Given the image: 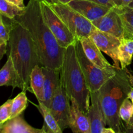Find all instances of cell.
Returning a JSON list of instances; mask_svg holds the SVG:
<instances>
[{"label": "cell", "mask_w": 133, "mask_h": 133, "mask_svg": "<svg viewBox=\"0 0 133 133\" xmlns=\"http://www.w3.org/2000/svg\"><path fill=\"white\" fill-rule=\"evenodd\" d=\"M31 35L42 66L61 70L66 48L59 45L42 15L40 0H29L22 15L15 19Z\"/></svg>", "instance_id": "6da1fadb"}, {"label": "cell", "mask_w": 133, "mask_h": 133, "mask_svg": "<svg viewBox=\"0 0 133 133\" xmlns=\"http://www.w3.org/2000/svg\"><path fill=\"white\" fill-rule=\"evenodd\" d=\"M132 88L126 69H117L115 75L99 90V100L107 124L116 133L127 132L125 125L119 116L122 103Z\"/></svg>", "instance_id": "7a4b0ae2"}, {"label": "cell", "mask_w": 133, "mask_h": 133, "mask_svg": "<svg viewBox=\"0 0 133 133\" xmlns=\"http://www.w3.org/2000/svg\"><path fill=\"white\" fill-rule=\"evenodd\" d=\"M15 21V20H14ZM9 55L18 72L23 90L30 92V76L32 69L40 65V60L29 31L15 21L9 41Z\"/></svg>", "instance_id": "3957f363"}, {"label": "cell", "mask_w": 133, "mask_h": 133, "mask_svg": "<svg viewBox=\"0 0 133 133\" xmlns=\"http://www.w3.org/2000/svg\"><path fill=\"white\" fill-rule=\"evenodd\" d=\"M61 77L70 101H76L87 114L90 105V92L77 57L75 44L66 48Z\"/></svg>", "instance_id": "277c9868"}, {"label": "cell", "mask_w": 133, "mask_h": 133, "mask_svg": "<svg viewBox=\"0 0 133 133\" xmlns=\"http://www.w3.org/2000/svg\"><path fill=\"white\" fill-rule=\"evenodd\" d=\"M47 3L78 40L90 36L96 29L91 21L73 9L68 4L53 2L50 0H47Z\"/></svg>", "instance_id": "5b68a950"}, {"label": "cell", "mask_w": 133, "mask_h": 133, "mask_svg": "<svg viewBox=\"0 0 133 133\" xmlns=\"http://www.w3.org/2000/svg\"><path fill=\"white\" fill-rule=\"evenodd\" d=\"M75 46L77 57L88 83L90 92V93L97 92L109 79L115 75L117 68L112 70L100 68L87 57L80 40L77 41Z\"/></svg>", "instance_id": "8992f818"}, {"label": "cell", "mask_w": 133, "mask_h": 133, "mask_svg": "<svg viewBox=\"0 0 133 133\" xmlns=\"http://www.w3.org/2000/svg\"><path fill=\"white\" fill-rule=\"evenodd\" d=\"M40 8L44 21L53 32L59 45L62 48H67L70 45L75 44L78 39L49 6L47 0H40Z\"/></svg>", "instance_id": "52a82bcc"}, {"label": "cell", "mask_w": 133, "mask_h": 133, "mask_svg": "<svg viewBox=\"0 0 133 133\" xmlns=\"http://www.w3.org/2000/svg\"><path fill=\"white\" fill-rule=\"evenodd\" d=\"M71 102L68 96L62 79L52 99L50 110L62 131L69 127Z\"/></svg>", "instance_id": "ba28073f"}, {"label": "cell", "mask_w": 133, "mask_h": 133, "mask_svg": "<svg viewBox=\"0 0 133 133\" xmlns=\"http://www.w3.org/2000/svg\"><path fill=\"white\" fill-rule=\"evenodd\" d=\"M90 38L94 42L101 51L112 58L114 67L117 69H121L120 64L118 61V48L121 43L120 39L97 29L94 30Z\"/></svg>", "instance_id": "9c48e42d"}, {"label": "cell", "mask_w": 133, "mask_h": 133, "mask_svg": "<svg viewBox=\"0 0 133 133\" xmlns=\"http://www.w3.org/2000/svg\"><path fill=\"white\" fill-rule=\"evenodd\" d=\"M97 29L115 36L119 39L124 38V28L120 15L115 7L99 19L92 22Z\"/></svg>", "instance_id": "30bf717a"}, {"label": "cell", "mask_w": 133, "mask_h": 133, "mask_svg": "<svg viewBox=\"0 0 133 133\" xmlns=\"http://www.w3.org/2000/svg\"><path fill=\"white\" fill-rule=\"evenodd\" d=\"M68 5L91 22L102 17L111 9L88 0H72Z\"/></svg>", "instance_id": "8fae6325"}, {"label": "cell", "mask_w": 133, "mask_h": 133, "mask_svg": "<svg viewBox=\"0 0 133 133\" xmlns=\"http://www.w3.org/2000/svg\"><path fill=\"white\" fill-rule=\"evenodd\" d=\"M87 114L90 122L91 133H102L107 124L100 103L99 90L90 93V105Z\"/></svg>", "instance_id": "7c38bea8"}, {"label": "cell", "mask_w": 133, "mask_h": 133, "mask_svg": "<svg viewBox=\"0 0 133 133\" xmlns=\"http://www.w3.org/2000/svg\"><path fill=\"white\" fill-rule=\"evenodd\" d=\"M69 128L74 133H91L88 114L83 112L74 100L71 101Z\"/></svg>", "instance_id": "4fadbf2b"}, {"label": "cell", "mask_w": 133, "mask_h": 133, "mask_svg": "<svg viewBox=\"0 0 133 133\" xmlns=\"http://www.w3.org/2000/svg\"><path fill=\"white\" fill-rule=\"evenodd\" d=\"M44 75V97L43 103L50 108L52 99L56 90L61 83V70H54L49 68L42 66Z\"/></svg>", "instance_id": "5bb4252c"}, {"label": "cell", "mask_w": 133, "mask_h": 133, "mask_svg": "<svg viewBox=\"0 0 133 133\" xmlns=\"http://www.w3.org/2000/svg\"><path fill=\"white\" fill-rule=\"evenodd\" d=\"M81 42L86 55L94 64L103 70H114L116 68L114 65L109 63L105 57L101 53V51L97 46L94 42L90 38L84 37L79 40Z\"/></svg>", "instance_id": "9a60e30c"}, {"label": "cell", "mask_w": 133, "mask_h": 133, "mask_svg": "<svg viewBox=\"0 0 133 133\" xmlns=\"http://www.w3.org/2000/svg\"><path fill=\"white\" fill-rule=\"evenodd\" d=\"M0 86L19 88L23 90V87L18 72L14 67L12 60L8 56L6 62L0 70Z\"/></svg>", "instance_id": "2e32d148"}, {"label": "cell", "mask_w": 133, "mask_h": 133, "mask_svg": "<svg viewBox=\"0 0 133 133\" xmlns=\"http://www.w3.org/2000/svg\"><path fill=\"white\" fill-rule=\"evenodd\" d=\"M1 133H45L42 129H36L27 123L24 119L23 114L9 119L0 126Z\"/></svg>", "instance_id": "e0dca14e"}, {"label": "cell", "mask_w": 133, "mask_h": 133, "mask_svg": "<svg viewBox=\"0 0 133 133\" xmlns=\"http://www.w3.org/2000/svg\"><path fill=\"white\" fill-rule=\"evenodd\" d=\"M44 75L42 66L36 65L30 76V92L36 96L38 101L43 102L44 97Z\"/></svg>", "instance_id": "ac0fdd59"}, {"label": "cell", "mask_w": 133, "mask_h": 133, "mask_svg": "<svg viewBox=\"0 0 133 133\" xmlns=\"http://www.w3.org/2000/svg\"><path fill=\"white\" fill-rule=\"evenodd\" d=\"M37 107L44 118V123L42 129L45 133H62L63 131L60 127L58 122L51 112L50 109L41 101H38Z\"/></svg>", "instance_id": "d6986e66"}, {"label": "cell", "mask_w": 133, "mask_h": 133, "mask_svg": "<svg viewBox=\"0 0 133 133\" xmlns=\"http://www.w3.org/2000/svg\"><path fill=\"white\" fill-rule=\"evenodd\" d=\"M133 57V39L123 38L118 48V61L122 70L126 69L132 62Z\"/></svg>", "instance_id": "ffe728a7"}, {"label": "cell", "mask_w": 133, "mask_h": 133, "mask_svg": "<svg viewBox=\"0 0 133 133\" xmlns=\"http://www.w3.org/2000/svg\"><path fill=\"white\" fill-rule=\"evenodd\" d=\"M117 11L122 18L124 28V38L133 39V8L130 6L117 9Z\"/></svg>", "instance_id": "44dd1931"}, {"label": "cell", "mask_w": 133, "mask_h": 133, "mask_svg": "<svg viewBox=\"0 0 133 133\" xmlns=\"http://www.w3.org/2000/svg\"><path fill=\"white\" fill-rule=\"evenodd\" d=\"M24 10L6 0H0V14L5 18L15 19L23 14Z\"/></svg>", "instance_id": "7402d4cb"}, {"label": "cell", "mask_w": 133, "mask_h": 133, "mask_svg": "<svg viewBox=\"0 0 133 133\" xmlns=\"http://www.w3.org/2000/svg\"><path fill=\"white\" fill-rule=\"evenodd\" d=\"M25 92L26 91L22 90V92H21L16 97L13 99L11 116L10 119L23 114V112L27 108L28 99Z\"/></svg>", "instance_id": "603a6c76"}, {"label": "cell", "mask_w": 133, "mask_h": 133, "mask_svg": "<svg viewBox=\"0 0 133 133\" xmlns=\"http://www.w3.org/2000/svg\"><path fill=\"white\" fill-rule=\"evenodd\" d=\"M6 18V20L3 19V16H0V42L9 44L10 32L15 25V21Z\"/></svg>", "instance_id": "cb8c5ba5"}, {"label": "cell", "mask_w": 133, "mask_h": 133, "mask_svg": "<svg viewBox=\"0 0 133 133\" xmlns=\"http://www.w3.org/2000/svg\"><path fill=\"white\" fill-rule=\"evenodd\" d=\"M119 116L122 122H125V126L132 120L133 118V103L128 97L125 99L122 103L119 108Z\"/></svg>", "instance_id": "d4e9b609"}, {"label": "cell", "mask_w": 133, "mask_h": 133, "mask_svg": "<svg viewBox=\"0 0 133 133\" xmlns=\"http://www.w3.org/2000/svg\"><path fill=\"white\" fill-rule=\"evenodd\" d=\"M13 99H9L0 107V126L10 118Z\"/></svg>", "instance_id": "484cf974"}, {"label": "cell", "mask_w": 133, "mask_h": 133, "mask_svg": "<svg viewBox=\"0 0 133 133\" xmlns=\"http://www.w3.org/2000/svg\"><path fill=\"white\" fill-rule=\"evenodd\" d=\"M133 0H111L114 7L117 9H122V8L129 6Z\"/></svg>", "instance_id": "4316f807"}, {"label": "cell", "mask_w": 133, "mask_h": 133, "mask_svg": "<svg viewBox=\"0 0 133 133\" xmlns=\"http://www.w3.org/2000/svg\"><path fill=\"white\" fill-rule=\"evenodd\" d=\"M88 1H94V2L97 3L99 4H101V5H105V6H108L109 8H113L112 3L111 2V0H88Z\"/></svg>", "instance_id": "83f0119b"}, {"label": "cell", "mask_w": 133, "mask_h": 133, "mask_svg": "<svg viewBox=\"0 0 133 133\" xmlns=\"http://www.w3.org/2000/svg\"><path fill=\"white\" fill-rule=\"evenodd\" d=\"M6 1H9V2H10L11 3L16 5L18 7L21 8V9H25L26 6L25 5H24L23 0H6Z\"/></svg>", "instance_id": "f1b7e54d"}, {"label": "cell", "mask_w": 133, "mask_h": 133, "mask_svg": "<svg viewBox=\"0 0 133 133\" xmlns=\"http://www.w3.org/2000/svg\"><path fill=\"white\" fill-rule=\"evenodd\" d=\"M8 44L6 43H2L0 42V58H2L4 55L6 53V46H7Z\"/></svg>", "instance_id": "f546056e"}, {"label": "cell", "mask_w": 133, "mask_h": 133, "mask_svg": "<svg viewBox=\"0 0 133 133\" xmlns=\"http://www.w3.org/2000/svg\"><path fill=\"white\" fill-rule=\"evenodd\" d=\"M102 133H116V132L112 128L109 127V128H106V127H105V128L103 129Z\"/></svg>", "instance_id": "4dcf8cb0"}, {"label": "cell", "mask_w": 133, "mask_h": 133, "mask_svg": "<svg viewBox=\"0 0 133 133\" xmlns=\"http://www.w3.org/2000/svg\"><path fill=\"white\" fill-rule=\"evenodd\" d=\"M50 1H53V2H58L64 4H68V3H70V1H72V0H50Z\"/></svg>", "instance_id": "1f68e13d"}, {"label": "cell", "mask_w": 133, "mask_h": 133, "mask_svg": "<svg viewBox=\"0 0 133 133\" xmlns=\"http://www.w3.org/2000/svg\"><path fill=\"white\" fill-rule=\"evenodd\" d=\"M127 97L131 99V101H132V103H133V88L132 87L131 88V90H130L129 92Z\"/></svg>", "instance_id": "d6a6232c"}, {"label": "cell", "mask_w": 133, "mask_h": 133, "mask_svg": "<svg viewBox=\"0 0 133 133\" xmlns=\"http://www.w3.org/2000/svg\"><path fill=\"white\" fill-rule=\"evenodd\" d=\"M129 74V81L131 83V84L132 85V87H133V75H131V74L128 72Z\"/></svg>", "instance_id": "836d02e7"}, {"label": "cell", "mask_w": 133, "mask_h": 133, "mask_svg": "<svg viewBox=\"0 0 133 133\" xmlns=\"http://www.w3.org/2000/svg\"><path fill=\"white\" fill-rule=\"evenodd\" d=\"M129 6H130V7L131 8H133V1L131 3H130V5H129Z\"/></svg>", "instance_id": "e575fe53"}, {"label": "cell", "mask_w": 133, "mask_h": 133, "mask_svg": "<svg viewBox=\"0 0 133 133\" xmlns=\"http://www.w3.org/2000/svg\"><path fill=\"white\" fill-rule=\"evenodd\" d=\"M132 37H133V33H132Z\"/></svg>", "instance_id": "d590c367"}]
</instances>
